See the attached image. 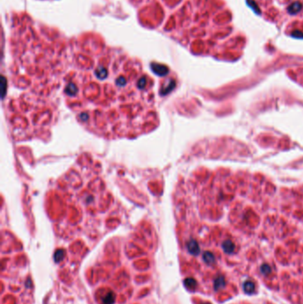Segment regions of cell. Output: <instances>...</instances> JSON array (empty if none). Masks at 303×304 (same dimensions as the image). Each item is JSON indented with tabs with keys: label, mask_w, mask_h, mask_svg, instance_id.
Listing matches in <instances>:
<instances>
[{
	"label": "cell",
	"mask_w": 303,
	"mask_h": 304,
	"mask_svg": "<svg viewBox=\"0 0 303 304\" xmlns=\"http://www.w3.org/2000/svg\"><path fill=\"white\" fill-rule=\"evenodd\" d=\"M301 9H302V5H301L299 1H296V2L292 3V4L288 6V8H287L289 14H298L299 12H301Z\"/></svg>",
	"instance_id": "cell-1"
},
{
	"label": "cell",
	"mask_w": 303,
	"mask_h": 304,
	"mask_svg": "<svg viewBox=\"0 0 303 304\" xmlns=\"http://www.w3.org/2000/svg\"><path fill=\"white\" fill-rule=\"evenodd\" d=\"M188 246V250L189 252L191 254H194V255H197L199 254V246L197 245V243L194 241V240H191L188 243L187 245Z\"/></svg>",
	"instance_id": "cell-2"
},
{
	"label": "cell",
	"mask_w": 303,
	"mask_h": 304,
	"mask_svg": "<svg viewBox=\"0 0 303 304\" xmlns=\"http://www.w3.org/2000/svg\"><path fill=\"white\" fill-rule=\"evenodd\" d=\"M115 293H113L112 292H108L102 299V302L103 304H113L115 302Z\"/></svg>",
	"instance_id": "cell-3"
},
{
	"label": "cell",
	"mask_w": 303,
	"mask_h": 304,
	"mask_svg": "<svg viewBox=\"0 0 303 304\" xmlns=\"http://www.w3.org/2000/svg\"><path fill=\"white\" fill-rule=\"evenodd\" d=\"M244 290L247 293H252L254 291V284L252 282H246L244 284Z\"/></svg>",
	"instance_id": "cell-4"
},
{
	"label": "cell",
	"mask_w": 303,
	"mask_h": 304,
	"mask_svg": "<svg viewBox=\"0 0 303 304\" xmlns=\"http://www.w3.org/2000/svg\"><path fill=\"white\" fill-rule=\"evenodd\" d=\"M223 248L226 253H231L234 250V245L230 241H227L223 244Z\"/></svg>",
	"instance_id": "cell-5"
},
{
	"label": "cell",
	"mask_w": 303,
	"mask_h": 304,
	"mask_svg": "<svg viewBox=\"0 0 303 304\" xmlns=\"http://www.w3.org/2000/svg\"><path fill=\"white\" fill-rule=\"evenodd\" d=\"M184 284L189 289H194L195 286V281L193 278H186L184 280Z\"/></svg>",
	"instance_id": "cell-6"
},
{
	"label": "cell",
	"mask_w": 303,
	"mask_h": 304,
	"mask_svg": "<svg viewBox=\"0 0 303 304\" xmlns=\"http://www.w3.org/2000/svg\"><path fill=\"white\" fill-rule=\"evenodd\" d=\"M63 255H64V252L62 250L56 251L55 254H54V261L55 262H60L63 259Z\"/></svg>",
	"instance_id": "cell-7"
},
{
	"label": "cell",
	"mask_w": 303,
	"mask_h": 304,
	"mask_svg": "<svg viewBox=\"0 0 303 304\" xmlns=\"http://www.w3.org/2000/svg\"><path fill=\"white\" fill-rule=\"evenodd\" d=\"M247 4H248L252 8H253V10H254L255 13H257L258 14H260V10L259 9L258 5H256V3H255L253 0H247Z\"/></svg>",
	"instance_id": "cell-8"
},
{
	"label": "cell",
	"mask_w": 303,
	"mask_h": 304,
	"mask_svg": "<svg viewBox=\"0 0 303 304\" xmlns=\"http://www.w3.org/2000/svg\"><path fill=\"white\" fill-rule=\"evenodd\" d=\"M204 260L206 261V262L210 263V262H213V261H214V256L210 253H205V255H204Z\"/></svg>",
	"instance_id": "cell-9"
},
{
	"label": "cell",
	"mask_w": 303,
	"mask_h": 304,
	"mask_svg": "<svg viewBox=\"0 0 303 304\" xmlns=\"http://www.w3.org/2000/svg\"><path fill=\"white\" fill-rule=\"evenodd\" d=\"M224 285V280L222 278H219L215 282V289H219Z\"/></svg>",
	"instance_id": "cell-10"
},
{
	"label": "cell",
	"mask_w": 303,
	"mask_h": 304,
	"mask_svg": "<svg viewBox=\"0 0 303 304\" xmlns=\"http://www.w3.org/2000/svg\"><path fill=\"white\" fill-rule=\"evenodd\" d=\"M292 36L295 37L297 38H303V33L301 31H300V30H295V31H293L292 33Z\"/></svg>",
	"instance_id": "cell-11"
},
{
	"label": "cell",
	"mask_w": 303,
	"mask_h": 304,
	"mask_svg": "<svg viewBox=\"0 0 303 304\" xmlns=\"http://www.w3.org/2000/svg\"><path fill=\"white\" fill-rule=\"evenodd\" d=\"M261 271L264 273V274H268L269 271H270V268L268 266H263L261 268Z\"/></svg>",
	"instance_id": "cell-12"
}]
</instances>
